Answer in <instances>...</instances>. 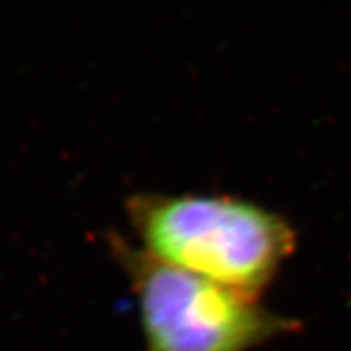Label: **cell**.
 I'll list each match as a JSON object with an SVG mask.
<instances>
[{
  "label": "cell",
  "mask_w": 351,
  "mask_h": 351,
  "mask_svg": "<svg viewBox=\"0 0 351 351\" xmlns=\"http://www.w3.org/2000/svg\"><path fill=\"white\" fill-rule=\"evenodd\" d=\"M127 213L152 257L249 298L293 249L283 219L231 197L138 194Z\"/></svg>",
  "instance_id": "cell-1"
},
{
  "label": "cell",
  "mask_w": 351,
  "mask_h": 351,
  "mask_svg": "<svg viewBox=\"0 0 351 351\" xmlns=\"http://www.w3.org/2000/svg\"><path fill=\"white\" fill-rule=\"evenodd\" d=\"M137 298L147 351H247L287 328L256 298L179 270L114 238Z\"/></svg>",
  "instance_id": "cell-2"
}]
</instances>
